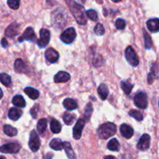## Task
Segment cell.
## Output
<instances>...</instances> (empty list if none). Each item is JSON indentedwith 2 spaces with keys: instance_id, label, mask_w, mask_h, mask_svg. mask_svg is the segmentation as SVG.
Here are the masks:
<instances>
[{
  "instance_id": "6da1fadb",
  "label": "cell",
  "mask_w": 159,
  "mask_h": 159,
  "mask_svg": "<svg viewBox=\"0 0 159 159\" xmlns=\"http://www.w3.org/2000/svg\"><path fill=\"white\" fill-rule=\"evenodd\" d=\"M65 2L77 23L81 25L85 24L87 22V14L83 6L75 2L74 0H65Z\"/></svg>"
},
{
  "instance_id": "7a4b0ae2",
  "label": "cell",
  "mask_w": 159,
  "mask_h": 159,
  "mask_svg": "<svg viewBox=\"0 0 159 159\" xmlns=\"http://www.w3.org/2000/svg\"><path fill=\"white\" fill-rule=\"evenodd\" d=\"M116 132V126L113 123H107L101 125L97 129L98 137L102 140L110 138Z\"/></svg>"
},
{
  "instance_id": "3957f363",
  "label": "cell",
  "mask_w": 159,
  "mask_h": 159,
  "mask_svg": "<svg viewBox=\"0 0 159 159\" xmlns=\"http://www.w3.org/2000/svg\"><path fill=\"white\" fill-rule=\"evenodd\" d=\"M125 58L128 63L131 65L132 66L136 67L139 64V59H138V55L132 47L129 46L126 48Z\"/></svg>"
},
{
  "instance_id": "277c9868",
  "label": "cell",
  "mask_w": 159,
  "mask_h": 159,
  "mask_svg": "<svg viewBox=\"0 0 159 159\" xmlns=\"http://www.w3.org/2000/svg\"><path fill=\"white\" fill-rule=\"evenodd\" d=\"M61 40L65 44H71L76 38V31L74 27H69L65 30L60 37Z\"/></svg>"
},
{
  "instance_id": "5b68a950",
  "label": "cell",
  "mask_w": 159,
  "mask_h": 159,
  "mask_svg": "<svg viewBox=\"0 0 159 159\" xmlns=\"http://www.w3.org/2000/svg\"><path fill=\"white\" fill-rule=\"evenodd\" d=\"M135 105L141 109H145L148 107V96L145 92L141 91L137 94L134 98Z\"/></svg>"
},
{
  "instance_id": "8992f818",
  "label": "cell",
  "mask_w": 159,
  "mask_h": 159,
  "mask_svg": "<svg viewBox=\"0 0 159 159\" xmlns=\"http://www.w3.org/2000/svg\"><path fill=\"white\" fill-rule=\"evenodd\" d=\"M20 149H21V145L17 142L6 143L0 147L1 152L6 153V154H16L20 151Z\"/></svg>"
},
{
  "instance_id": "52a82bcc",
  "label": "cell",
  "mask_w": 159,
  "mask_h": 159,
  "mask_svg": "<svg viewBox=\"0 0 159 159\" xmlns=\"http://www.w3.org/2000/svg\"><path fill=\"white\" fill-rule=\"evenodd\" d=\"M51 39V34L48 30L41 29L40 31V38L37 40V45L39 48H43L48 45Z\"/></svg>"
},
{
  "instance_id": "ba28073f",
  "label": "cell",
  "mask_w": 159,
  "mask_h": 159,
  "mask_svg": "<svg viewBox=\"0 0 159 159\" xmlns=\"http://www.w3.org/2000/svg\"><path fill=\"white\" fill-rule=\"evenodd\" d=\"M29 147L33 152H37L40 147V140L35 130H32L30 132L29 140Z\"/></svg>"
},
{
  "instance_id": "9c48e42d",
  "label": "cell",
  "mask_w": 159,
  "mask_h": 159,
  "mask_svg": "<svg viewBox=\"0 0 159 159\" xmlns=\"http://www.w3.org/2000/svg\"><path fill=\"white\" fill-rule=\"evenodd\" d=\"M150 142H151V137L147 133H144L141 136L140 138L139 141H138V144H137V147L140 150V151H147L150 147Z\"/></svg>"
},
{
  "instance_id": "30bf717a",
  "label": "cell",
  "mask_w": 159,
  "mask_h": 159,
  "mask_svg": "<svg viewBox=\"0 0 159 159\" xmlns=\"http://www.w3.org/2000/svg\"><path fill=\"white\" fill-rule=\"evenodd\" d=\"M23 41H36L37 38H36L35 33H34V29L32 27H27L23 34L20 36L19 38V41L23 42Z\"/></svg>"
},
{
  "instance_id": "8fae6325",
  "label": "cell",
  "mask_w": 159,
  "mask_h": 159,
  "mask_svg": "<svg viewBox=\"0 0 159 159\" xmlns=\"http://www.w3.org/2000/svg\"><path fill=\"white\" fill-rule=\"evenodd\" d=\"M85 119H83V118H79L77 121V123H75V125L74 129H73V137L75 140L80 139L81 136H82V129H83L84 126H85Z\"/></svg>"
},
{
  "instance_id": "7c38bea8",
  "label": "cell",
  "mask_w": 159,
  "mask_h": 159,
  "mask_svg": "<svg viewBox=\"0 0 159 159\" xmlns=\"http://www.w3.org/2000/svg\"><path fill=\"white\" fill-rule=\"evenodd\" d=\"M45 58L51 63H54V62H56L58 60L59 54L54 48H48L45 51Z\"/></svg>"
},
{
  "instance_id": "4fadbf2b",
  "label": "cell",
  "mask_w": 159,
  "mask_h": 159,
  "mask_svg": "<svg viewBox=\"0 0 159 159\" xmlns=\"http://www.w3.org/2000/svg\"><path fill=\"white\" fill-rule=\"evenodd\" d=\"M19 27H20V25L18 23H11L6 30V37H14L15 36H16L19 33Z\"/></svg>"
},
{
  "instance_id": "5bb4252c",
  "label": "cell",
  "mask_w": 159,
  "mask_h": 159,
  "mask_svg": "<svg viewBox=\"0 0 159 159\" xmlns=\"http://www.w3.org/2000/svg\"><path fill=\"white\" fill-rule=\"evenodd\" d=\"M120 131L121 135L127 139H130L134 135L133 128L128 125L125 124V123L121 125L120 127Z\"/></svg>"
},
{
  "instance_id": "9a60e30c",
  "label": "cell",
  "mask_w": 159,
  "mask_h": 159,
  "mask_svg": "<svg viewBox=\"0 0 159 159\" xmlns=\"http://www.w3.org/2000/svg\"><path fill=\"white\" fill-rule=\"evenodd\" d=\"M71 79V76L68 73L65 71H60L54 76V82L55 83H65Z\"/></svg>"
},
{
  "instance_id": "2e32d148",
  "label": "cell",
  "mask_w": 159,
  "mask_h": 159,
  "mask_svg": "<svg viewBox=\"0 0 159 159\" xmlns=\"http://www.w3.org/2000/svg\"><path fill=\"white\" fill-rule=\"evenodd\" d=\"M147 27L151 32L155 33L159 31V19L154 18L147 21Z\"/></svg>"
},
{
  "instance_id": "e0dca14e",
  "label": "cell",
  "mask_w": 159,
  "mask_h": 159,
  "mask_svg": "<svg viewBox=\"0 0 159 159\" xmlns=\"http://www.w3.org/2000/svg\"><path fill=\"white\" fill-rule=\"evenodd\" d=\"M22 115H23V112L20 109L16 108H12L9 109V112H8L9 118L13 121L18 120L22 116Z\"/></svg>"
},
{
  "instance_id": "ac0fdd59",
  "label": "cell",
  "mask_w": 159,
  "mask_h": 159,
  "mask_svg": "<svg viewBox=\"0 0 159 159\" xmlns=\"http://www.w3.org/2000/svg\"><path fill=\"white\" fill-rule=\"evenodd\" d=\"M63 105L68 111L75 110L78 108L77 102L72 98H65L63 101Z\"/></svg>"
},
{
  "instance_id": "d6986e66",
  "label": "cell",
  "mask_w": 159,
  "mask_h": 159,
  "mask_svg": "<svg viewBox=\"0 0 159 159\" xmlns=\"http://www.w3.org/2000/svg\"><path fill=\"white\" fill-rule=\"evenodd\" d=\"M50 147L55 151H61L64 148V142L59 138H54L50 142Z\"/></svg>"
},
{
  "instance_id": "ffe728a7",
  "label": "cell",
  "mask_w": 159,
  "mask_h": 159,
  "mask_svg": "<svg viewBox=\"0 0 159 159\" xmlns=\"http://www.w3.org/2000/svg\"><path fill=\"white\" fill-rule=\"evenodd\" d=\"M24 92L30 98H31L33 100L37 99L39 98V96H40V93H39L38 90L30 87H26L24 89Z\"/></svg>"
},
{
  "instance_id": "44dd1931",
  "label": "cell",
  "mask_w": 159,
  "mask_h": 159,
  "mask_svg": "<svg viewBox=\"0 0 159 159\" xmlns=\"http://www.w3.org/2000/svg\"><path fill=\"white\" fill-rule=\"evenodd\" d=\"M64 149H65V153L69 159H76V155L73 151L71 145L69 142L65 141L64 142Z\"/></svg>"
},
{
  "instance_id": "7402d4cb",
  "label": "cell",
  "mask_w": 159,
  "mask_h": 159,
  "mask_svg": "<svg viewBox=\"0 0 159 159\" xmlns=\"http://www.w3.org/2000/svg\"><path fill=\"white\" fill-rule=\"evenodd\" d=\"M14 69L16 73H25L26 70V65L21 59H18L16 60L14 64Z\"/></svg>"
},
{
  "instance_id": "603a6c76",
  "label": "cell",
  "mask_w": 159,
  "mask_h": 159,
  "mask_svg": "<svg viewBox=\"0 0 159 159\" xmlns=\"http://www.w3.org/2000/svg\"><path fill=\"white\" fill-rule=\"evenodd\" d=\"M12 102L14 105L19 108H24L26 106V101L22 95H16L13 97Z\"/></svg>"
},
{
  "instance_id": "cb8c5ba5",
  "label": "cell",
  "mask_w": 159,
  "mask_h": 159,
  "mask_svg": "<svg viewBox=\"0 0 159 159\" xmlns=\"http://www.w3.org/2000/svg\"><path fill=\"white\" fill-rule=\"evenodd\" d=\"M98 93H99V97L102 100H106L109 95V89L106 84H102L99 85L98 88Z\"/></svg>"
},
{
  "instance_id": "d4e9b609",
  "label": "cell",
  "mask_w": 159,
  "mask_h": 159,
  "mask_svg": "<svg viewBox=\"0 0 159 159\" xmlns=\"http://www.w3.org/2000/svg\"><path fill=\"white\" fill-rule=\"evenodd\" d=\"M47 126H48V120L46 118H41V119L39 120L37 125V131L40 135H43L45 133Z\"/></svg>"
},
{
  "instance_id": "484cf974",
  "label": "cell",
  "mask_w": 159,
  "mask_h": 159,
  "mask_svg": "<svg viewBox=\"0 0 159 159\" xmlns=\"http://www.w3.org/2000/svg\"><path fill=\"white\" fill-rule=\"evenodd\" d=\"M134 87V84L130 82V80L121 81V88L124 90V93L127 95H129L131 93V90Z\"/></svg>"
},
{
  "instance_id": "4316f807",
  "label": "cell",
  "mask_w": 159,
  "mask_h": 159,
  "mask_svg": "<svg viewBox=\"0 0 159 159\" xmlns=\"http://www.w3.org/2000/svg\"><path fill=\"white\" fill-rule=\"evenodd\" d=\"M107 148L112 151H119L120 149V145L119 141L116 138H113L109 141L107 144Z\"/></svg>"
},
{
  "instance_id": "83f0119b",
  "label": "cell",
  "mask_w": 159,
  "mask_h": 159,
  "mask_svg": "<svg viewBox=\"0 0 159 159\" xmlns=\"http://www.w3.org/2000/svg\"><path fill=\"white\" fill-rule=\"evenodd\" d=\"M3 131L6 135L9 137H15L18 133V130L15 127H12L10 125H4L3 126Z\"/></svg>"
},
{
  "instance_id": "f1b7e54d",
  "label": "cell",
  "mask_w": 159,
  "mask_h": 159,
  "mask_svg": "<svg viewBox=\"0 0 159 159\" xmlns=\"http://www.w3.org/2000/svg\"><path fill=\"white\" fill-rule=\"evenodd\" d=\"M51 130L54 133H59L61 130V125L57 119H52L51 122Z\"/></svg>"
},
{
  "instance_id": "f546056e",
  "label": "cell",
  "mask_w": 159,
  "mask_h": 159,
  "mask_svg": "<svg viewBox=\"0 0 159 159\" xmlns=\"http://www.w3.org/2000/svg\"><path fill=\"white\" fill-rule=\"evenodd\" d=\"M143 32H144V47L146 49H151L153 45V42H152V39L151 36L147 33L145 30L143 29Z\"/></svg>"
},
{
  "instance_id": "4dcf8cb0",
  "label": "cell",
  "mask_w": 159,
  "mask_h": 159,
  "mask_svg": "<svg viewBox=\"0 0 159 159\" xmlns=\"http://www.w3.org/2000/svg\"><path fill=\"white\" fill-rule=\"evenodd\" d=\"M0 80L1 83L3 85L6 86V87H9L12 84V80H11V77L9 75H8L7 73H2L0 75Z\"/></svg>"
},
{
  "instance_id": "1f68e13d",
  "label": "cell",
  "mask_w": 159,
  "mask_h": 159,
  "mask_svg": "<svg viewBox=\"0 0 159 159\" xmlns=\"http://www.w3.org/2000/svg\"><path fill=\"white\" fill-rule=\"evenodd\" d=\"M75 119V115L69 113V112H65L63 115V120L66 125H71L74 123Z\"/></svg>"
},
{
  "instance_id": "d6a6232c",
  "label": "cell",
  "mask_w": 159,
  "mask_h": 159,
  "mask_svg": "<svg viewBox=\"0 0 159 159\" xmlns=\"http://www.w3.org/2000/svg\"><path fill=\"white\" fill-rule=\"evenodd\" d=\"M129 115L131 117L134 118L135 119L138 120V121H142L144 117H143V115L139 112V111L134 110V109H132L129 112Z\"/></svg>"
},
{
  "instance_id": "836d02e7",
  "label": "cell",
  "mask_w": 159,
  "mask_h": 159,
  "mask_svg": "<svg viewBox=\"0 0 159 159\" xmlns=\"http://www.w3.org/2000/svg\"><path fill=\"white\" fill-rule=\"evenodd\" d=\"M92 113H93V106H92L91 103H89L87 104V105L85 106V120H89L91 117Z\"/></svg>"
},
{
  "instance_id": "e575fe53",
  "label": "cell",
  "mask_w": 159,
  "mask_h": 159,
  "mask_svg": "<svg viewBox=\"0 0 159 159\" xmlns=\"http://www.w3.org/2000/svg\"><path fill=\"white\" fill-rule=\"evenodd\" d=\"M94 31H95V33H96V34H97V35L99 36H102L105 34V29H104V26H102V24H101V23H97V24H96V26H95Z\"/></svg>"
},
{
  "instance_id": "d590c367",
  "label": "cell",
  "mask_w": 159,
  "mask_h": 159,
  "mask_svg": "<svg viewBox=\"0 0 159 159\" xmlns=\"http://www.w3.org/2000/svg\"><path fill=\"white\" fill-rule=\"evenodd\" d=\"M87 17L90 19V20H93V21H96L98 20V14L93 9H89V10L86 11Z\"/></svg>"
},
{
  "instance_id": "8d00e7d4",
  "label": "cell",
  "mask_w": 159,
  "mask_h": 159,
  "mask_svg": "<svg viewBox=\"0 0 159 159\" xmlns=\"http://www.w3.org/2000/svg\"><path fill=\"white\" fill-rule=\"evenodd\" d=\"M8 6L12 9H17L20 6V0H8Z\"/></svg>"
},
{
  "instance_id": "74e56055",
  "label": "cell",
  "mask_w": 159,
  "mask_h": 159,
  "mask_svg": "<svg viewBox=\"0 0 159 159\" xmlns=\"http://www.w3.org/2000/svg\"><path fill=\"white\" fill-rule=\"evenodd\" d=\"M115 26L116 29L124 30L126 27V22L123 19H117L115 22Z\"/></svg>"
},
{
  "instance_id": "f35d334b",
  "label": "cell",
  "mask_w": 159,
  "mask_h": 159,
  "mask_svg": "<svg viewBox=\"0 0 159 159\" xmlns=\"http://www.w3.org/2000/svg\"><path fill=\"white\" fill-rule=\"evenodd\" d=\"M155 66H153L152 68V70H151V73L148 74V84H152L155 80V76L157 74V72H155Z\"/></svg>"
},
{
  "instance_id": "ab89813d",
  "label": "cell",
  "mask_w": 159,
  "mask_h": 159,
  "mask_svg": "<svg viewBox=\"0 0 159 159\" xmlns=\"http://www.w3.org/2000/svg\"><path fill=\"white\" fill-rule=\"evenodd\" d=\"M37 107H38V106H37V105L34 106V107L33 108L31 109V110H30V114H31V115H33V117H34V118H37V110H36V108H37Z\"/></svg>"
},
{
  "instance_id": "60d3db41",
  "label": "cell",
  "mask_w": 159,
  "mask_h": 159,
  "mask_svg": "<svg viewBox=\"0 0 159 159\" xmlns=\"http://www.w3.org/2000/svg\"><path fill=\"white\" fill-rule=\"evenodd\" d=\"M8 45V41H6V38H2V46L3 48H6V46Z\"/></svg>"
},
{
  "instance_id": "b9f144b4",
  "label": "cell",
  "mask_w": 159,
  "mask_h": 159,
  "mask_svg": "<svg viewBox=\"0 0 159 159\" xmlns=\"http://www.w3.org/2000/svg\"><path fill=\"white\" fill-rule=\"evenodd\" d=\"M104 159H115L114 157H113V156H107V157H105V158Z\"/></svg>"
},
{
  "instance_id": "7bdbcfd3",
  "label": "cell",
  "mask_w": 159,
  "mask_h": 159,
  "mask_svg": "<svg viewBox=\"0 0 159 159\" xmlns=\"http://www.w3.org/2000/svg\"><path fill=\"white\" fill-rule=\"evenodd\" d=\"M112 1L115 2H120L121 0H112Z\"/></svg>"
},
{
  "instance_id": "ee69618b",
  "label": "cell",
  "mask_w": 159,
  "mask_h": 159,
  "mask_svg": "<svg viewBox=\"0 0 159 159\" xmlns=\"http://www.w3.org/2000/svg\"><path fill=\"white\" fill-rule=\"evenodd\" d=\"M1 159H5V157H3V156H2V157H1Z\"/></svg>"
},
{
  "instance_id": "f6af8a7d",
  "label": "cell",
  "mask_w": 159,
  "mask_h": 159,
  "mask_svg": "<svg viewBox=\"0 0 159 159\" xmlns=\"http://www.w3.org/2000/svg\"><path fill=\"white\" fill-rule=\"evenodd\" d=\"M158 104H159V102H158Z\"/></svg>"
}]
</instances>
